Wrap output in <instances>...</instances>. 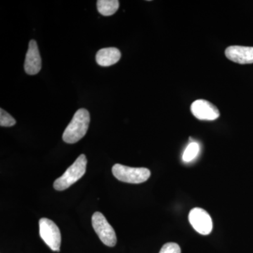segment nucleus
Returning a JSON list of instances; mask_svg holds the SVG:
<instances>
[{"label":"nucleus","mask_w":253,"mask_h":253,"mask_svg":"<svg viewBox=\"0 0 253 253\" xmlns=\"http://www.w3.org/2000/svg\"><path fill=\"white\" fill-rule=\"evenodd\" d=\"M89 122V111L84 109L78 110L63 132V140L67 144H75L81 140L88 130Z\"/></svg>","instance_id":"obj_1"},{"label":"nucleus","mask_w":253,"mask_h":253,"mask_svg":"<svg viewBox=\"0 0 253 253\" xmlns=\"http://www.w3.org/2000/svg\"><path fill=\"white\" fill-rule=\"evenodd\" d=\"M87 160L85 155L82 154L73 163L72 166L66 169L62 176L56 179L54 188L56 191H64L81 179L86 172Z\"/></svg>","instance_id":"obj_2"},{"label":"nucleus","mask_w":253,"mask_h":253,"mask_svg":"<svg viewBox=\"0 0 253 253\" xmlns=\"http://www.w3.org/2000/svg\"><path fill=\"white\" fill-rule=\"evenodd\" d=\"M112 172L118 180L129 184H141L151 176V171L147 168H131L121 164L114 165Z\"/></svg>","instance_id":"obj_3"},{"label":"nucleus","mask_w":253,"mask_h":253,"mask_svg":"<svg viewBox=\"0 0 253 253\" xmlns=\"http://www.w3.org/2000/svg\"><path fill=\"white\" fill-rule=\"evenodd\" d=\"M91 222L95 232L103 244L113 247L117 243L116 232L102 213L96 212L91 217Z\"/></svg>","instance_id":"obj_4"},{"label":"nucleus","mask_w":253,"mask_h":253,"mask_svg":"<svg viewBox=\"0 0 253 253\" xmlns=\"http://www.w3.org/2000/svg\"><path fill=\"white\" fill-rule=\"evenodd\" d=\"M40 235L51 251L59 252L61 243L59 227L51 219L42 218L39 221Z\"/></svg>","instance_id":"obj_5"},{"label":"nucleus","mask_w":253,"mask_h":253,"mask_svg":"<svg viewBox=\"0 0 253 253\" xmlns=\"http://www.w3.org/2000/svg\"><path fill=\"white\" fill-rule=\"evenodd\" d=\"M189 220L193 228L200 234L208 235L212 230V218L202 208H196L191 210Z\"/></svg>","instance_id":"obj_6"},{"label":"nucleus","mask_w":253,"mask_h":253,"mask_svg":"<svg viewBox=\"0 0 253 253\" xmlns=\"http://www.w3.org/2000/svg\"><path fill=\"white\" fill-rule=\"evenodd\" d=\"M191 111L194 117L201 121H212L219 117V111L217 108L206 100L195 101L191 104Z\"/></svg>","instance_id":"obj_7"},{"label":"nucleus","mask_w":253,"mask_h":253,"mask_svg":"<svg viewBox=\"0 0 253 253\" xmlns=\"http://www.w3.org/2000/svg\"><path fill=\"white\" fill-rule=\"evenodd\" d=\"M41 68L42 59L38 44L36 41L32 40L30 41L26 60H25V71L28 75L34 76L41 71Z\"/></svg>","instance_id":"obj_8"},{"label":"nucleus","mask_w":253,"mask_h":253,"mask_svg":"<svg viewBox=\"0 0 253 253\" xmlns=\"http://www.w3.org/2000/svg\"><path fill=\"white\" fill-rule=\"evenodd\" d=\"M225 55L228 59L239 64L253 63V46H229Z\"/></svg>","instance_id":"obj_9"},{"label":"nucleus","mask_w":253,"mask_h":253,"mask_svg":"<svg viewBox=\"0 0 253 253\" xmlns=\"http://www.w3.org/2000/svg\"><path fill=\"white\" fill-rule=\"evenodd\" d=\"M121 52L116 47L104 48L100 49L96 55V63L101 66L108 67L113 66L119 61Z\"/></svg>","instance_id":"obj_10"},{"label":"nucleus","mask_w":253,"mask_h":253,"mask_svg":"<svg viewBox=\"0 0 253 253\" xmlns=\"http://www.w3.org/2000/svg\"><path fill=\"white\" fill-rule=\"evenodd\" d=\"M118 0H99L97 1L98 11L105 16H112L119 8Z\"/></svg>","instance_id":"obj_11"},{"label":"nucleus","mask_w":253,"mask_h":253,"mask_svg":"<svg viewBox=\"0 0 253 253\" xmlns=\"http://www.w3.org/2000/svg\"><path fill=\"white\" fill-rule=\"evenodd\" d=\"M199 145L196 142H191L188 145L187 147L183 154V161L186 163H189L197 157L199 153Z\"/></svg>","instance_id":"obj_12"},{"label":"nucleus","mask_w":253,"mask_h":253,"mask_svg":"<svg viewBox=\"0 0 253 253\" xmlns=\"http://www.w3.org/2000/svg\"><path fill=\"white\" fill-rule=\"evenodd\" d=\"M16 120L11 115L4 111L0 109V126H12L16 125Z\"/></svg>","instance_id":"obj_13"},{"label":"nucleus","mask_w":253,"mask_h":253,"mask_svg":"<svg viewBox=\"0 0 253 253\" xmlns=\"http://www.w3.org/2000/svg\"><path fill=\"white\" fill-rule=\"evenodd\" d=\"M159 253H181V249L175 243H168L163 246Z\"/></svg>","instance_id":"obj_14"}]
</instances>
